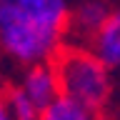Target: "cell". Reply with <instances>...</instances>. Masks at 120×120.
Returning <instances> with one entry per match:
<instances>
[{
  "instance_id": "obj_1",
  "label": "cell",
  "mask_w": 120,
  "mask_h": 120,
  "mask_svg": "<svg viewBox=\"0 0 120 120\" xmlns=\"http://www.w3.org/2000/svg\"><path fill=\"white\" fill-rule=\"evenodd\" d=\"M73 8L68 0H0V50L20 65L63 50Z\"/></svg>"
},
{
  "instance_id": "obj_2",
  "label": "cell",
  "mask_w": 120,
  "mask_h": 120,
  "mask_svg": "<svg viewBox=\"0 0 120 120\" xmlns=\"http://www.w3.org/2000/svg\"><path fill=\"white\" fill-rule=\"evenodd\" d=\"M60 78L63 95L78 100L90 110H105L112 95L110 68L98 58L93 50L80 45H63V50L52 58Z\"/></svg>"
},
{
  "instance_id": "obj_3",
  "label": "cell",
  "mask_w": 120,
  "mask_h": 120,
  "mask_svg": "<svg viewBox=\"0 0 120 120\" xmlns=\"http://www.w3.org/2000/svg\"><path fill=\"white\" fill-rule=\"evenodd\" d=\"M20 88L28 93V98L38 105L40 112H43L55 98L63 95L58 68H55L52 60H43V63L25 65V73H22V78H20Z\"/></svg>"
},
{
  "instance_id": "obj_4",
  "label": "cell",
  "mask_w": 120,
  "mask_h": 120,
  "mask_svg": "<svg viewBox=\"0 0 120 120\" xmlns=\"http://www.w3.org/2000/svg\"><path fill=\"white\" fill-rule=\"evenodd\" d=\"M108 15H110V5L105 0H82L80 5H75L73 13H70L68 35L78 38V40L90 45V40L95 38V33L108 20Z\"/></svg>"
},
{
  "instance_id": "obj_5",
  "label": "cell",
  "mask_w": 120,
  "mask_h": 120,
  "mask_svg": "<svg viewBox=\"0 0 120 120\" xmlns=\"http://www.w3.org/2000/svg\"><path fill=\"white\" fill-rule=\"evenodd\" d=\"M90 50L110 70H120V8H112L103 28L90 40Z\"/></svg>"
},
{
  "instance_id": "obj_6",
  "label": "cell",
  "mask_w": 120,
  "mask_h": 120,
  "mask_svg": "<svg viewBox=\"0 0 120 120\" xmlns=\"http://www.w3.org/2000/svg\"><path fill=\"white\" fill-rule=\"evenodd\" d=\"M40 120H100V118H98L95 110L80 105L78 100L60 95L40 112Z\"/></svg>"
},
{
  "instance_id": "obj_7",
  "label": "cell",
  "mask_w": 120,
  "mask_h": 120,
  "mask_svg": "<svg viewBox=\"0 0 120 120\" xmlns=\"http://www.w3.org/2000/svg\"><path fill=\"white\" fill-rule=\"evenodd\" d=\"M3 95L8 100V108L15 115V120H40V110L38 105L28 98V93L20 85H8L3 88Z\"/></svg>"
},
{
  "instance_id": "obj_8",
  "label": "cell",
  "mask_w": 120,
  "mask_h": 120,
  "mask_svg": "<svg viewBox=\"0 0 120 120\" xmlns=\"http://www.w3.org/2000/svg\"><path fill=\"white\" fill-rule=\"evenodd\" d=\"M0 120H15V115L10 112V108H8V100H5V95H3V90H0Z\"/></svg>"
},
{
  "instance_id": "obj_9",
  "label": "cell",
  "mask_w": 120,
  "mask_h": 120,
  "mask_svg": "<svg viewBox=\"0 0 120 120\" xmlns=\"http://www.w3.org/2000/svg\"><path fill=\"white\" fill-rule=\"evenodd\" d=\"M118 120H120V115H118Z\"/></svg>"
}]
</instances>
